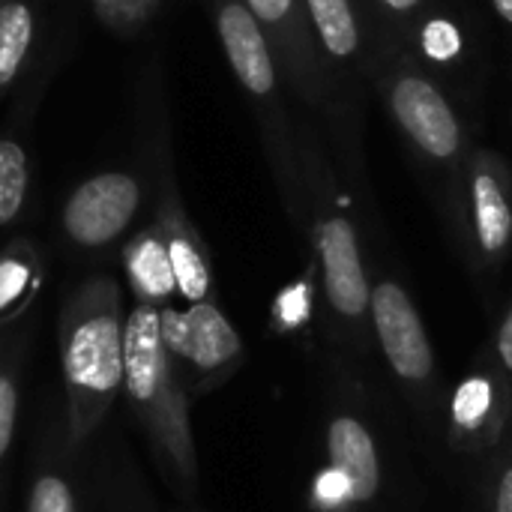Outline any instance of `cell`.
<instances>
[{
	"label": "cell",
	"instance_id": "7",
	"mask_svg": "<svg viewBox=\"0 0 512 512\" xmlns=\"http://www.w3.org/2000/svg\"><path fill=\"white\" fill-rule=\"evenodd\" d=\"M81 456L84 450L69 438L60 396L48 408L30 453L24 512H81Z\"/></svg>",
	"mask_w": 512,
	"mask_h": 512
},
{
	"label": "cell",
	"instance_id": "23",
	"mask_svg": "<svg viewBox=\"0 0 512 512\" xmlns=\"http://www.w3.org/2000/svg\"><path fill=\"white\" fill-rule=\"evenodd\" d=\"M423 45H426L429 57L447 60V57H453V54L459 51V33H456V27H453L450 21L438 18V21H432V24L426 27Z\"/></svg>",
	"mask_w": 512,
	"mask_h": 512
},
{
	"label": "cell",
	"instance_id": "27",
	"mask_svg": "<svg viewBox=\"0 0 512 512\" xmlns=\"http://www.w3.org/2000/svg\"><path fill=\"white\" fill-rule=\"evenodd\" d=\"M504 447H507V450H512V426H510V435H507V441H504ZM504 447H501V450H504Z\"/></svg>",
	"mask_w": 512,
	"mask_h": 512
},
{
	"label": "cell",
	"instance_id": "22",
	"mask_svg": "<svg viewBox=\"0 0 512 512\" xmlns=\"http://www.w3.org/2000/svg\"><path fill=\"white\" fill-rule=\"evenodd\" d=\"M489 363L495 366L498 378L504 381L507 393L512 396V303L504 309L498 327H495V336H492V345L486 351Z\"/></svg>",
	"mask_w": 512,
	"mask_h": 512
},
{
	"label": "cell",
	"instance_id": "15",
	"mask_svg": "<svg viewBox=\"0 0 512 512\" xmlns=\"http://www.w3.org/2000/svg\"><path fill=\"white\" fill-rule=\"evenodd\" d=\"M45 270L36 252L15 246L0 252V336L24 327L42 294Z\"/></svg>",
	"mask_w": 512,
	"mask_h": 512
},
{
	"label": "cell",
	"instance_id": "16",
	"mask_svg": "<svg viewBox=\"0 0 512 512\" xmlns=\"http://www.w3.org/2000/svg\"><path fill=\"white\" fill-rule=\"evenodd\" d=\"M33 18L24 3H6L0 9V87L9 84L27 54Z\"/></svg>",
	"mask_w": 512,
	"mask_h": 512
},
{
	"label": "cell",
	"instance_id": "2",
	"mask_svg": "<svg viewBox=\"0 0 512 512\" xmlns=\"http://www.w3.org/2000/svg\"><path fill=\"white\" fill-rule=\"evenodd\" d=\"M120 399L144 435L150 459L165 486L180 498L183 507H195L201 468L189 417L192 396L162 342L156 306L135 303L126 312V363Z\"/></svg>",
	"mask_w": 512,
	"mask_h": 512
},
{
	"label": "cell",
	"instance_id": "1",
	"mask_svg": "<svg viewBox=\"0 0 512 512\" xmlns=\"http://www.w3.org/2000/svg\"><path fill=\"white\" fill-rule=\"evenodd\" d=\"M126 312L123 288L108 273L81 279L57 309L63 408L78 450H87L123 396Z\"/></svg>",
	"mask_w": 512,
	"mask_h": 512
},
{
	"label": "cell",
	"instance_id": "25",
	"mask_svg": "<svg viewBox=\"0 0 512 512\" xmlns=\"http://www.w3.org/2000/svg\"><path fill=\"white\" fill-rule=\"evenodd\" d=\"M495 6H498V12H501L507 21H512V0H495Z\"/></svg>",
	"mask_w": 512,
	"mask_h": 512
},
{
	"label": "cell",
	"instance_id": "9",
	"mask_svg": "<svg viewBox=\"0 0 512 512\" xmlns=\"http://www.w3.org/2000/svg\"><path fill=\"white\" fill-rule=\"evenodd\" d=\"M393 108L405 132L435 159L459 150V123L447 99L423 78H402L393 90Z\"/></svg>",
	"mask_w": 512,
	"mask_h": 512
},
{
	"label": "cell",
	"instance_id": "5",
	"mask_svg": "<svg viewBox=\"0 0 512 512\" xmlns=\"http://www.w3.org/2000/svg\"><path fill=\"white\" fill-rule=\"evenodd\" d=\"M444 420L450 447L459 453L495 456L504 447L512 426V396L486 354L447 396Z\"/></svg>",
	"mask_w": 512,
	"mask_h": 512
},
{
	"label": "cell",
	"instance_id": "19",
	"mask_svg": "<svg viewBox=\"0 0 512 512\" xmlns=\"http://www.w3.org/2000/svg\"><path fill=\"white\" fill-rule=\"evenodd\" d=\"M315 318V285L309 279L285 285L270 309V324L279 333H297Z\"/></svg>",
	"mask_w": 512,
	"mask_h": 512
},
{
	"label": "cell",
	"instance_id": "21",
	"mask_svg": "<svg viewBox=\"0 0 512 512\" xmlns=\"http://www.w3.org/2000/svg\"><path fill=\"white\" fill-rule=\"evenodd\" d=\"M492 459V471L486 480L483 512H512V450H498Z\"/></svg>",
	"mask_w": 512,
	"mask_h": 512
},
{
	"label": "cell",
	"instance_id": "8",
	"mask_svg": "<svg viewBox=\"0 0 512 512\" xmlns=\"http://www.w3.org/2000/svg\"><path fill=\"white\" fill-rule=\"evenodd\" d=\"M324 465L345 477L354 512L372 510L384 492L381 444L363 411L339 399L324 423Z\"/></svg>",
	"mask_w": 512,
	"mask_h": 512
},
{
	"label": "cell",
	"instance_id": "24",
	"mask_svg": "<svg viewBox=\"0 0 512 512\" xmlns=\"http://www.w3.org/2000/svg\"><path fill=\"white\" fill-rule=\"evenodd\" d=\"M252 12L264 21H279L288 9H291V0H249Z\"/></svg>",
	"mask_w": 512,
	"mask_h": 512
},
{
	"label": "cell",
	"instance_id": "12",
	"mask_svg": "<svg viewBox=\"0 0 512 512\" xmlns=\"http://www.w3.org/2000/svg\"><path fill=\"white\" fill-rule=\"evenodd\" d=\"M219 33L228 51V60L237 72V78L252 93H270L276 84L273 60L267 51V42L246 6L228 3L219 15Z\"/></svg>",
	"mask_w": 512,
	"mask_h": 512
},
{
	"label": "cell",
	"instance_id": "18",
	"mask_svg": "<svg viewBox=\"0 0 512 512\" xmlns=\"http://www.w3.org/2000/svg\"><path fill=\"white\" fill-rule=\"evenodd\" d=\"M27 195V156L15 141H0V228L12 225Z\"/></svg>",
	"mask_w": 512,
	"mask_h": 512
},
{
	"label": "cell",
	"instance_id": "20",
	"mask_svg": "<svg viewBox=\"0 0 512 512\" xmlns=\"http://www.w3.org/2000/svg\"><path fill=\"white\" fill-rule=\"evenodd\" d=\"M309 501H312L315 512H354L351 489H348L345 477L327 465L315 474L312 489H309Z\"/></svg>",
	"mask_w": 512,
	"mask_h": 512
},
{
	"label": "cell",
	"instance_id": "14",
	"mask_svg": "<svg viewBox=\"0 0 512 512\" xmlns=\"http://www.w3.org/2000/svg\"><path fill=\"white\" fill-rule=\"evenodd\" d=\"M471 225L483 264H498L512 243V204L492 171H480L471 183Z\"/></svg>",
	"mask_w": 512,
	"mask_h": 512
},
{
	"label": "cell",
	"instance_id": "17",
	"mask_svg": "<svg viewBox=\"0 0 512 512\" xmlns=\"http://www.w3.org/2000/svg\"><path fill=\"white\" fill-rule=\"evenodd\" d=\"M309 9L324 45L336 57H345L357 48V24L348 0H309Z\"/></svg>",
	"mask_w": 512,
	"mask_h": 512
},
{
	"label": "cell",
	"instance_id": "28",
	"mask_svg": "<svg viewBox=\"0 0 512 512\" xmlns=\"http://www.w3.org/2000/svg\"><path fill=\"white\" fill-rule=\"evenodd\" d=\"M174 512H201V510H198V507H177Z\"/></svg>",
	"mask_w": 512,
	"mask_h": 512
},
{
	"label": "cell",
	"instance_id": "11",
	"mask_svg": "<svg viewBox=\"0 0 512 512\" xmlns=\"http://www.w3.org/2000/svg\"><path fill=\"white\" fill-rule=\"evenodd\" d=\"M93 495L102 512H159V504L123 441L102 444L93 468Z\"/></svg>",
	"mask_w": 512,
	"mask_h": 512
},
{
	"label": "cell",
	"instance_id": "26",
	"mask_svg": "<svg viewBox=\"0 0 512 512\" xmlns=\"http://www.w3.org/2000/svg\"><path fill=\"white\" fill-rule=\"evenodd\" d=\"M384 3H390L393 9H411V6H417V0H384Z\"/></svg>",
	"mask_w": 512,
	"mask_h": 512
},
{
	"label": "cell",
	"instance_id": "3",
	"mask_svg": "<svg viewBox=\"0 0 512 512\" xmlns=\"http://www.w3.org/2000/svg\"><path fill=\"white\" fill-rule=\"evenodd\" d=\"M369 330L372 345L381 354L390 378L405 393L414 411L423 420L444 417V396L438 387V360L423 324V315L408 294V288L393 279L381 276L372 282L369 291Z\"/></svg>",
	"mask_w": 512,
	"mask_h": 512
},
{
	"label": "cell",
	"instance_id": "4",
	"mask_svg": "<svg viewBox=\"0 0 512 512\" xmlns=\"http://www.w3.org/2000/svg\"><path fill=\"white\" fill-rule=\"evenodd\" d=\"M159 333L192 399L216 393L246 360V345L216 300L189 303L186 309L162 306Z\"/></svg>",
	"mask_w": 512,
	"mask_h": 512
},
{
	"label": "cell",
	"instance_id": "6",
	"mask_svg": "<svg viewBox=\"0 0 512 512\" xmlns=\"http://www.w3.org/2000/svg\"><path fill=\"white\" fill-rule=\"evenodd\" d=\"M141 207V186L123 171L84 180L63 207V234L81 252H99L117 243Z\"/></svg>",
	"mask_w": 512,
	"mask_h": 512
},
{
	"label": "cell",
	"instance_id": "13",
	"mask_svg": "<svg viewBox=\"0 0 512 512\" xmlns=\"http://www.w3.org/2000/svg\"><path fill=\"white\" fill-rule=\"evenodd\" d=\"M123 273H126V285H129V294L135 303L156 306V309L174 303V297H177L174 267H171L168 249L159 234L147 231L126 243Z\"/></svg>",
	"mask_w": 512,
	"mask_h": 512
},
{
	"label": "cell",
	"instance_id": "10",
	"mask_svg": "<svg viewBox=\"0 0 512 512\" xmlns=\"http://www.w3.org/2000/svg\"><path fill=\"white\" fill-rule=\"evenodd\" d=\"M33 339H36V318L0 336V498L6 489V471L21 426L24 378H27Z\"/></svg>",
	"mask_w": 512,
	"mask_h": 512
}]
</instances>
